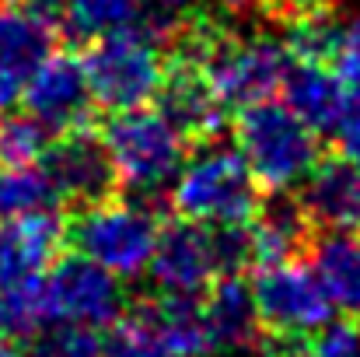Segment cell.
I'll list each match as a JSON object with an SVG mask.
<instances>
[{"label":"cell","instance_id":"obj_1","mask_svg":"<svg viewBox=\"0 0 360 357\" xmlns=\"http://www.w3.org/2000/svg\"><path fill=\"white\" fill-rule=\"evenodd\" d=\"M231 137L266 193L301 186L326 154L322 133L276 99L238 109L231 119Z\"/></svg>","mask_w":360,"mask_h":357},{"label":"cell","instance_id":"obj_2","mask_svg":"<svg viewBox=\"0 0 360 357\" xmlns=\"http://www.w3.org/2000/svg\"><path fill=\"white\" fill-rule=\"evenodd\" d=\"M98 133L120 172L122 193L168 211V203H158V196L182 172V161L189 158V144L172 126V119L161 109L140 106L129 113H109L105 119H98Z\"/></svg>","mask_w":360,"mask_h":357},{"label":"cell","instance_id":"obj_3","mask_svg":"<svg viewBox=\"0 0 360 357\" xmlns=\"http://www.w3.org/2000/svg\"><path fill=\"white\" fill-rule=\"evenodd\" d=\"M262 203V186L252 175L238 147L214 140L189 151L175 175L168 211L200 225H248Z\"/></svg>","mask_w":360,"mask_h":357},{"label":"cell","instance_id":"obj_4","mask_svg":"<svg viewBox=\"0 0 360 357\" xmlns=\"http://www.w3.org/2000/svg\"><path fill=\"white\" fill-rule=\"evenodd\" d=\"M158 211L161 207L133 200L126 193L81 211H67V249L102 263L120 280L140 277L150 266L165 225Z\"/></svg>","mask_w":360,"mask_h":357},{"label":"cell","instance_id":"obj_5","mask_svg":"<svg viewBox=\"0 0 360 357\" xmlns=\"http://www.w3.org/2000/svg\"><path fill=\"white\" fill-rule=\"evenodd\" d=\"M77 49L98 113H129L158 99L165 81V46L143 28H116Z\"/></svg>","mask_w":360,"mask_h":357},{"label":"cell","instance_id":"obj_6","mask_svg":"<svg viewBox=\"0 0 360 357\" xmlns=\"http://www.w3.org/2000/svg\"><path fill=\"white\" fill-rule=\"evenodd\" d=\"M248 284L266 340L308 344L333 319V298L326 294L319 273L301 259L262 263Z\"/></svg>","mask_w":360,"mask_h":357},{"label":"cell","instance_id":"obj_7","mask_svg":"<svg viewBox=\"0 0 360 357\" xmlns=\"http://www.w3.org/2000/svg\"><path fill=\"white\" fill-rule=\"evenodd\" d=\"M46 298L53 319L91 330H109L129 305L120 277L74 249H63L53 259L46 273Z\"/></svg>","mask_w":360,"mask_h":357},{"label":"cell","instance_id":"obj_8","mask_svg":"<svg viewBox=\"0 0 360 357\" xmlns=\"http://www.w3.org/2000/svg\"><path fill=\"white\" fill-rule=\"evenodd\" d=\"M25 113L39 119L53 137L67 130L98 126V106L88 88V74L77 46H56L21 88Z\"/></svg>","mask_w":360,"mask_h":357},{"label":"cell","instance_id":"obj_9","mask_svg":"<svg viewBox=\"0 0 360 357\" xmlns=\"http://www.w3.org/2000/svg\"><path fill=\"white\" fill-rule=\"evenodd\" d=\"M39 165L53 179L60 203L67 211H81V207L112 200L122 193L120 172L109 158V147H105L98 126L56 133L49 140L46 154L39 158Z\"/></svg>","mask_w":360,"mask_h":357},{"label":"cell","instance_id":"obj_10","mask_svg":"<svg viewBox=\"0 0 360 357\" xmlns=\"http://www.w3.org/2000/svg\"><path fill=\"white\" fill-rule=\"evenodd\" d=\"M150 280L158 294L172 298H203L207 287L221 277L217 256H214V238L210 225L186 221L172 214L161 225V235L150 256Z\"/></svg>","mask_w":360,"mask_h":357},{"label":"cell","instance_id":"obj_11","mask_svg":"<svg viewBox=\"0 0 360 357\" xmlns=\"http://www.w3.org/2000/svg\"><path fill=\"white\" fill-rule=\"evenodd\" d=\"M158 109L172 119V126L186 137L189 151L224 140L228 109L214 95L203 67L182 53H165V81L158 88Z\"/></svg>","mask_w":360,"mask_h":357},{"label":"cell","instance_id":"obj_12","mask_svg":"<svg viewBox=\"0 0 360 357\" xmlns=\"http://www.w3.org/2000/svg\"><path fill=\"white\" fill-rule=\"evenodd\" d=\"M67 249V218L60 211H39L25 218H0V291L53 266Z\"/></svg>","mask_w":360,"mask_h":357},{"label":"cell","instance_id":"obj_13","mask_svg":"<svg viewBox=\"0 0 360 357\" xmlns=\"http://www.w3.org/2000/svg\"><path fill=\"white\" fill-rule=\"evenodd\" d=\"M297 196L315 228L360 232V168L343 151H326Z\"/></svg>","mask_w":360,"mask_h":357},{"label":"cell","instance_id":"obj_14","mask_svg":"<svg viewBox=\"0 0 360 357\" xmlns=\"http://www.w3.org/2000/svg\"><path fill=\"white\" fill-rule=\"evenodd\" d=\"M283 102L319 133H336L360 109V95L326 63H294L283 81Z\"/></svg>","mask_w":360,"mask_h":357},{"label":"cell","instance_id":"obj_15","mask_svg":"<svg viewBox=\"0 0 360 357\" xmlns=\"http://www.w3.org/2000/svg\"><path fill=\"white\" fill-rule=\"evenodd\" d=\"M248 228H252V245H255V266L304 259L311 238L319 232L294 189H269L255 218L248 221Z\"/></svg>","mask_w":360,"mask_h":357},{"label":"cell","instance_id":"obj_16","mask_svg":"<svg viewBox=\"0 0 360 357\" xmlns=\"http://www.w3.org/2000/svg\"><path fill=\"white\" fill-rule=\"evenodd\" d=\"M200 305H203V322L214 351H248L266 337L252 284L241 273L217 277L200 298Z\"/></svg>","mask_w":360,"mask_h":357},{"label":"cell","instance_id":"obj_17","mask_svg":"<svg viewBox=\"0 0 360 357\" xmlns=\"http://www.w3.org/2000/svg\"><path fill=\"white\" fill-rule=\"evenodd\" d=\"M308 259L333 305L343 315L360 319V232L319 228L308 245Z\"/></svg>","mask_w":360,"mask_h":357},{"label":"cell","instance_id":"obj_18","mask_svg":"<svg viewBox=\"0 0 360 357\" xmlns=\"http://www.w3.org/2000/svg\"><path fill=\"white\" fill-rule=\"evenodd\" d=\"M56 39L60 35L53 28H46L35 18L0 4V67H7L21 81H28L32 70L60 46Z\"/></svg>","mask_w":360,"mask_h":357},{"label":"cell","instance_id":"obj_19","mask_svg":"<svg viewBox=\"0 0 360 357\" xmlns=\"http://www.w3.org/2000/svg\"><path fill=\"white\" fill-rule=\"evenodd\" d=\"M147 4H150V0H67L63 32H67L77 46H84V42L105 35V32L140 25Z\"/></svg>","mask_w":360,"mask_h":357},{"label":"cell","instance_id":"obj_20","mask_svg":"<svg viewBox=\"0 0 360 357\" xmlns=\"http://www.w3.org/2000/svg\"><path fill=\"white\" fill-rule=\"evenodd\" d=\"M46 322H53L49 298H46V277H32V280H21L0 291V337L4 340L28 344Z\"/></svg>","mask_w":360,"mask_h":357},{"label":"cell","instance_id":"obj_21","mask_svg":"<svg viewBox=\"0 0 360 357\" xmlns=\"http://www.w3.org/2000/svg\"><path fill=\"white\" fill-rule=\"evenodd\" d=\"M60 193L42 165L0 168V218H25L39 211H60Z\"/></svg>","mask_w":360,"mask_h":357},{"label":"cell","instance_id":"obj_22","mask_svg":"<svg viewBox=\"0 0 360 357\" xmlns=\"http://www.w3.org/2000/svg\"><path fill=\"white\" fill-rule=\"evenodd\" d=\"M105 357H168L150 298H136L126 305L120 319L105 333Z\"/></svg>","mask_w":360,"mask_h":357},{"label":"cell","instance_id":"obj_23","mask_svg":"<svg viewBox=\"0 0 360 357\" xmlns=\"http://www.w3.org/2000/svg\"><path fill=\"white\" fill-rule=\"evenodd\" d=\"M28 357H105V337L81 322H46L32 340Z\"/></svg>","mask_w":360,"mask_h":357},{"label":"cell","instance_id":"obj_24","mask_svg":"<svg viewBox=\"0 0 360 357\" xmlns=\"http://www.w3.org/2000/svg\"><path fill=\"white\" fill-rule=\"evenodd\" d=\"M49 140H53V133L32 113H18V116L0 113V168L39 165Z\"/></svg>","mask_w":360,"mask_h":357},{"label":"cell","instance_id":"obj_25","mask_svg":"<svg viewBox=\"0 0 360 357\" xmlns=\"http://www.w3.org/2000/svg\"><path fill=\"white\" fill-rule=\"evenodd\" d=\"M308 357H360V319L343 315L340 322L322 326L308 344H304Z\"/></svg>","mask_w":360,"mask_h":357},{"label":"cell","instance_id":"obj_26","mask_svg":"<svg viewBox=\"0 0 360 357\" xmlns=\"http://www.w3.org/2000/svg\"><path fill=\"white\" fill-rule=\"evenodd\" d=\"M333 70L343 77L347 88H354L360 95V18L343 25L340 46H336V56H333Z\"/></svg>","mask_w":360,"mask_h":357},{"label":"cell","instance_id":"obj_27","mask_svg":"<svg viewBox=\"0 0 360 357\" xmlns=\"http://www.w3.org/2000/svg\"><path fill=\"white\" fill-rule=\"evenodd\" d=\"M0 4H7V7H14V11L35 18L39 25L53 28L56 35L63 32V21H67V0H0Z\"/></svg>","mask_w":360,"mask_h":357},{"label":"cell","instance_id":"obj_28","mask_svg":"<svg viewBox=\"0 0 360 357\" xmlns=\"http://www.w3.org/2000/svg\"><path fill=\"white\" fill-rule=\"evenodd\" d=\"M340 151L360 168V109L347 119V126L340 130Z\"/></svg>","mask_w":360,"mask_h":357},{"label":"cell","instance_id":"obj_29","mask_svg":"<svg viewBox=\"0 0 360 357\" xmlns=\"http://www.w3.org/2000/svg\"><path fill=\"white\" fill-rule=\"evenodd\" d=\"M21 88H25V81L18 74H11L7 67H0V113H7L14 106V99L21 95Z\"/></svg>","mask_w":360,"mask_h":357},{"label":"cell","instance_id":"obj_30","mask_svg":"<svg viewBox=\"0 0 360 357\" xmlns=\"http://www.w3.org/2000/svg\"><path fill=\"white\" fill-rule=\"evenodd\" d=\"M262 357H308L304 354V344H283V340H269L266 344V354Z\"/></svg>","mask_w":360,"mask_h":357},{"label":"cell","instance_id":"obj_31","mask_svg":"<svg viewBox=\"0 0 360 357\" xmlns=\"http://www.w3.org/2000/svg\"><path fill=\"white\" fill-rule=\"evenodd\" d=\"M150 4H158V7H165L172 14H186V7H193L196 0H150Z\"/></svg>","mask_w":360,"mask_h":357},{"label":"cell","instance_id":"obj_32","mask_svg":"<svg viewBox=\"0 0 360 357\" xmlns=\"http://www.w3.org/2000/svg\"><path fill=\"white\" fill-rule=\"evenodd\" d=\"M0 357H21V354H18V347H14L11 340H4V337H0Z\"/></svg>","mask_w":360,"mask_h":357}]
</instances>
